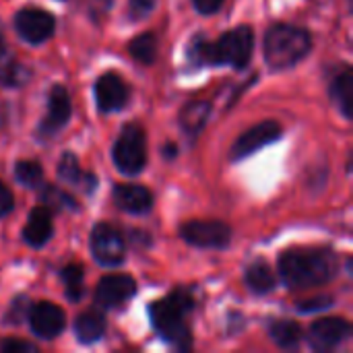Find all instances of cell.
<instances>
[{"label":"cell","instance_id":"cell-21","mask_svg":"<svg viewBox=\"0 0 353 353\" xmlns=\"http://www.w3.org/2000/svg\"><path fill=\"white\" fill-rule=\"evenodd\" d=\"M209 112H211V105L207 101H192V103H188L182 110V114H180L182 128L186 132H192V134L199 132L205 126V122L209 118Z\"/></svg>","mask_w":353,"mask_h":353},{"label":"cell","instance_id":"cell-28","mask_svg":"<svg viewBox=\"0 0 353 353\" xmlns=\"http://www.w3.org/2000/svg\"><path fill=\"white\" fill-rule=\"evenodd\" d=\"M153 6H155V0H130L128 14H130V19H143L153 10Z\"/></svg>","mask_w":353,"mask_h":353},{"label":"cell","instance_id":"cell-33","mask_svg":"<svg viewBox=\"0 0 353 353\" xmlns=\"http://www.w3.org/2000/svg\"><path fill=\"white\" fill-rule=\"evenodd\" d=\"M331 298H314V300H308V302H302L300 304V312H312V310H323V308H329L331 306Z\"/></svg>","mask_w":353,"mask_h":353},{"label":"cell","instance_id":"cell-10","mask_svg":"<svg viewBox=\"0 0 353 353\" xmlns=\"http://www.w3.org/2000/svg\"><path fill=\"white\" fill-rule=\"evenodd\" d=\"M279 137H281V126L273 120H265V122L256 124L254 128L246 130L242 137H238V141L232 147V157L244 159V157L261 151L263 147L275 143Z\"/></svg>","mask_w":353,"mask_h":353},{"label":"cell","instance_id":"cell-22","mask_svg":"<svg viewBox=\"0 0 353 353\" xmlns=\"http://www.w3.org/2000/svg\"><path fill=\"white\" fill-rule=\"evenodd\" d=\"M269 335L279 347H296L302 339V329L294 321H275L269 329Z\"/></svg>","mask_w":353,"mask_h":353},{"label":"cell","instance_id":"cell-12","mask_svg":"<svg viewBox=\"0 0 353 353\" xmlns=\"http://www.w3.org/2000/svg\"><path fill=\"white\" fill-rule=\"evenodd\" d=\"M352 333V327L345 319H321L310 327L308 339L314 350L319 352H329L341 345Z\"/></svg>","mask_w":353,"mask_h":353},{"label":"cell","instance_id":"cell-9","mask_svg":"<svg viewBox=\"0 0 353 353\" xmlns=\"http://www.w3.org/2000/svg\"><path fill=\"white\" fill-rule=\"evenodd\" d=\"M27 319H29V325H31V331L41 337V339H54L58 337L64 327H66V316H64V310L52 302H39V304H33L27 312Z\"/></svg>","mask_w":353,"mask_h":353},{"label":"cell","instance_id":"cell-8","mask_svg":"<svg viewBox=\"0 0 353 353\" xmlns=\"http://www.w3.org/2000/svg\"><path fill=\"white\" fill-rule=\"evenodd\" d=\"M14 29H17V33L25 41H29V43H41V41H46L54 33L56 21L46 10H39V8H23L14 17Z\"/></svg>","mask_w":353,"mask_h":353},{"label":"cell","instance_id":"cell-20","mask_svg":"<svg viewBox=\"0 0 353 353\" xmlns=\"http://www.w3.org/2000/svg\"><path fill=\"white\" fill-rule=\"evenodd\" d=\"M58 174H60V178L64 182L79 184V186H83V190H93L95 184H97V180H95L93 174H87V172L81 170L79 159L72 153H64L62 155V159L58 163Z\"/></svg>","mask_w":353,"mask_h":353},{"label":"cell","instance_id":"cell-6","mask_svg":"<svg viewBox=\"0 0 353 353\" xmlns=\"http://www.w3.org/2000/svg\"><path fill=\"white\" fill-rule=\"evenodd\" d=\"M91 252L103 267H118L126 259V240L112 223H97L91 232Z\"/></svg>","mask_w":353,"mask_h":353},{"label":"cell","instance_id":"cell-14","mask_svg":"<svg viewBox=\"0 0 353 353\" xmlns=\"http://www.w3.org/2000/svg\"><path fill=\"white\" fill-rule=\"evenodd\" d=\"M95 101H97V108L101 112H118V110H122L126 105V101H128L126 83L118 74L105 72L95 83Z\"/></svg>","mask_w":353,"mask_h":353},{"label":"cell","instance_id":"cell-4","mask_svg":"<svg viewBox=\"0 0 353 353\" xmlns=\"http://www.w3.org/2000/svg\"><path fill=\"white\" fill-rule=\"evenodd\" d=\"M254 46L252 29L242 25L223 33L215 43L207 46V64H228L234 68H244L250 62Z\"/></svg>","mask_w":353,"mask_h":353},{"label":"cell","instance_id":"cell-25","mask_svg":"<svg viewBox=\"0 0 353 353\" xmlns=\"http://www.w3.org/2000/svg\"><path fill=\"white\" fill-rule=\"evenodd\" d=\"M14 176L27 188H37L41 184V180H43L41 165L35 163V161H19L14 165Z\"/></svg>","mask_w":353,"mask_h":353},{"label":"cell","instance_id":"cell-13","mask_svg":"<svg viewBox=\"0 0 353 353\" xmlns=\"http://www.w3.org/2000/svg\"><path fill=\"white\" fill-rule=\"evenodd\" d=\"M70 118V97L66 93L64 87L56 85L50 91V99H48V112L43 122L39 124V137L41 139H50L52 134H56Z\"/></svg>","mask_w":353,"mask_h":353},{"label":"cell","instance_id":"cell-2","mask_svg":"<svg viewBox=\"0 0 353 353\" xmlns=\"http://www.w3.org/2000/svg\"><path fill=\"white\" fill-rule=\"evenodd\" d=\"M310 48L312 39L306 29L288 23H277L267 31L265 60L273 70H283L304 60Z\"/></svg>","mask_w":353,"mask_h":353},{"label":"cell","instance_id":"cell-5","mask_svg":"<svg viewBox=\"0 0 353 353\" xmlns=\"http://www.w3.org/2000/svg\"><path fill=\"white\" fill-rule=\"evenodd\" d=\"M114 163L122 174H139L147 163V137L145 130L130 122L122 128L114 145Z\"/></svg>","mask_w":353,"mask_h":353},{"label":"cell","instance_id":"cell-17","mask_svg":"<svg viewBox=\"0 0 353 353\" xmlns=\"http://www.w3.org/2000/svg\"><path fill=\"white\" fill-rule=\"evenodd\" d=\"M331 97L341 110V114L352 120L353 118V74L350 68L339 72L331 83Z\"/></svg>","mask_w":353,"mask_h":353},{"label":"cell","instance_id":"cell-19","mask_svg":"<svg viewBox=\"0 0 353 353\" xmlns=\"http://www.w3.org/2000/svg\"><path fill=\"white\" fill-rule=\"evenodd\" d=\"M105 333V319L99 312H83L74 321V335L81 343H95Z\"/></svg>","mask_w":353,"mask_h":353},{"label":"cell","instance_id":"cell-34","mask_svg":"<svg viewBox=\"0 0 353 353\" xmlns=\"http://www.w3.org/2000/svg\"><path fill=\"white\" fill-rule=\"evenodd\" d=\"M8 60V54H6V46H4V39H2V33H0V68L4 66V62Z\"/></svg>","mask_w":353,"mask_h":353},{"label":"cell","instance_id":"cell-27","mask_svg":"<svg viewBox=\"0 0 353 353\" xmlns=\"http://www.w3.org/2000/svg\"><path fill=\"white\" fill-rule=\"evenodd\" d=\"M41 201L43 205H54L56 209H74V201L60 188H54V186H48L41 194Z\"/></svg>","mask_w":353,"mask_h":353},{"label":"cell","instance_id":"cell-24","mask_svg":"<svg viewBox=\"0 0 353 353\" xmlns=\"http://www.w3.org/2000/svg\"><path fill=\"white\" fill-rule=\"evenodd\" d=\"M62 281L66 288L68 300L77 302L83 296V267L79 263H70L62 269Z\"/></svg>","mask_w":353,"mask_h":353},{"label":"cell","instance_id":"cell-26","mask_svg":"<svg viewBox=\"0 0 353 353\" xmlns=\"http://www.w3.org/2000/svg\"><path fill=\"white\" fill-rule=\"evenodd\" d=\"M27 77H29L27 70L10 58L0 68V85H6V87H19L27 81Z\"/></svg>","mask_w":353,"mask_h":353},{"label":"cell","instance_id":"cell-15","mask_svg":"<svg viewBox=\"0 0 353 353\" xmlns=\"http://www.w3.org/2000/svg\"><path fill=\"white\" fill-rule=\"evenodd\" d=\"M114 201L116 205L132 215L147 213L153 207V196L145 186L139 184H120L114 188Z\"/></svg>","mask_w":353,"mask_h":353},{"label":"cell","instance_id":"cell-11","mask_svg":"<svg viewBox=\"0 0 353 353\" xmlns=\"http://www.w3.org/2000/svg\"><path fill=\"white\" fill-rule=\"evenodd\" d=\"M137 294V283L130 275H108L95 290V302L101 308H118Z\"/></svg>","mask_w":353,"mask_h":353},{"label":"cell","instance_id":"cell-1","mask_svg":"<svg viewBox=\"0 0 353 353\" xmlns=\"http://www.w3.org/2000/svg\"><path fill=\"white\" fill-rule=\"evenodd\" d=\"M337 269V256L327 248H292L279 256V275L292 290L325 285Z\"/></svg>","mask_w":353,"mask_h":353},{"label":"cell","instance_id":"cell-30","mask_svg":"<svg viewBox=\"0 0 353 353\" xmlns=\"http://www.w3.org/2000/svg\"><path fill=\"white\" fill-rule=\"evenodd\" d=\"M14 207V199H12V192L10 188L0 180V217H6Z\"/></svg>","mask_w":353,"mask_h":353},{"label":"cell","instance_id":"cell-32","mask_svg":"<svg viewBox=\"0 0 353 353\" xmlns=\"http://www.w3.org/2000/svg\"><path fill=\"white\" fill-rule=\"evenodd\" d=\"M223 2H225V0H192L194 8H196L199 12H203V14H213V12H217V10L223 6Z\"/></svg>","mask_w":353,"mask_h":353},{"label":"cell","instance_id":"cell-35","mask_svg":"<svg viewBox=\"0 0 353 353\" xmlns=\"http://www.w3.org/2000/svg\"><path fill=\"white\" fill-rule=\"evenodd\" d=\"M165 153H168L165 157H174V153H176V147H174V145H168V147H165Z\"/></svg>","mask_w":353,"mask_h":353},{"label":"cell","instance_id":"cell-18","mask_svg":"<svg viewBox=\"0 0 353 353\" xmlns=\"http://www.w3.org/2000/svg\"><path fill=\"white\" fill-rule=\"evenodd\" d=\"M275 283H277V279H275V273H273V269L269 267V263L267 261H254V263H250L248 265V269H246V285L254 292V294H269V292H273L275 290Z\"/></svg>","mask_w":353,"mask_h":353},{"label":"cell","instance_id":"cell-31","mask_svg":"<svg viewBox=\"0 0 353 353\" xmlns=\"http://www.w3.org/2000/svg\"><path fill=\"white\" fill-rule=\"evenodd\" d=\"M0 352L4 353H23V352H37V347L35 345H31V343H25V341H14V339H8V341H2L0 343Z\"/></svg>","mask_w":353,"mask_h":353},{"label":"cell","instance_id":"cell-7","mask_svg":"<svg viewBox=\"0 0 353 353\" xmlns=\"http://www.w3.org/2000/svg\"><path fill=\"white\" fill-rule=\"evenodd\" d=\"M182 238L196 248H225L232 240V230L223 221H190L180 230Z\"/></svg>","mask_w":353,"mask_h":353},{"label":"cell","instance_id":"cell-29","mask_svg":"<svg viewBox=\"0 0 353 353\" xmlns=\"http://www.w3.org/2000/svg\"><path fill=\"white\" fill-rule=\"evenodd\" d=\"M27 312H29L27 300H25V298H19V300L12 302V306H10V310H8V314H6V321L12 323V325H17V323L23 321V316H25Z\"/></svg>","mask_w":353,"mask_h":353},{"label":"cell","instance_id":"cell-3","mask_svg":"<svg viewBox=\"0 0 353 353\" xmlns=\"http://www.w3.org/2000/svg\"><path fill=\"white\" fill-rule=\"evenodd\" d=\"M190 310H192L190 294L178 290V292L170 294L168 298L151 304L149 314H151L153 329L159 333V337H163L172 345L184 350L190 345V331L184 323V316Z\"/></svg>","mask_w":353,"mask_h":353},{"label":"cell","instance_id":"cell-16","mask_svg":"<svg viewBox=\"0 0 353 353\" xmlns=\"http://www.w3.org/2000/svg\"><path fill=\"white\" fill-rule=\"evenodd\" d=\"M52 232H54V223H52V211L43 205L35 207L31 213H29V219H27V225L23 230V240L29 244V246H43L50 238H52Z\"/></svg>","mask_w":353,"mask_h":353},{"label":"cell","instance_id":"cell-23","mask_svg":"<svg viewBox=\"0 0 353 353\" xmlns=\"http://www.w3.org/2000/svg\"><path fill=\"white\" fill-rule=\"evenodd\" d=\"M132 58L141 64H153L155 56H157V39L153 33H141L137 35L130 46H128Z\"/></svg>","mask_w":353,"mask_h":353}]
</instances>
